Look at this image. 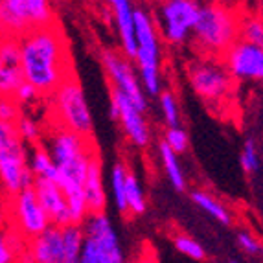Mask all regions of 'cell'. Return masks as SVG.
Here are the masks:
<instances>
[{
	"label": "cell",
	"instance_id": "1",
	"mask_svg": "<svg viewBox=\"0 0 263 263\" xmlns=\"http://www.w3.org/2000/svg\"><path fill=\"white\" fill-rule=\"evenodd\" d=\"M18 68L24 81L31 83L41 96H50L66 76L74 72L68 41L55 22L35 26L21 37Z\"/></svg>",
	"mask_w": 263,
	"mask_h": 263
},
{
	"label": "cell",
	"instance_id": "2",
	"mask_svg": "<svg viewBox=\"0 0 263 263\" xmlns=\"http://www.w3.org/2000/svg\"><path fill=\"white\" fill-rule=\"evenodd\" d=\"M41 144L48 149L53 162L57 164L59 186L65 192L70 206L72 223H81L88 214L83 195V180L90 158L98 153L92 138L55 125L48 135H43Z\"/></svg>",
	"mask_w": 263,
	"mask_h": 263
},
{
	"label": "cell",
	"instance_id": "3",
	"mask_svg": "<svg viewBox=\"0 0 263 263\" xmlns=\"http://www.w3.org/2000/svg\"><path fill=\"white\" fill-rule=\"evenodd\" d=\"M239 39V9L217 2H199V15L192 41L199 55L221 57L224 50Z\"/></svg>",
	"mask_w": 263,
	"mask_h": 263
},
{
	"label": "cell",
	"instance_id": "4",
	"mask_svg": "<svg viewBox=\"0 0 263 263\" xmlns=\"http://www.w3.org/2000/svg\"><path fill=\"white\" fill-rule=\"evenodd\" d=\"M135 65L140 76L142 87L147 96H158L162 90V72H160V57H162V37L155 24V17L145 9L135 11Z\"/></svg>",
	"mask_w": 263,
	"mask_h": 263
},
{
	"label": "cell",
	"instance_id": "5",
	"mask_svg": "<svg viewBox=\"0 0 263 263\" xmlns=\"http://www.w3.org/2000/svg\"><path fill=\"white\" fill-rule=\"evenodd\" d=\"M46 98L50 100V109L53 112L55 125L70 129V131L87 136V138H92V110L88 107L85 90L74 72L70 76H66L55 87V90Z\"/></svg>",
	"mask_w": 263,
	"mask_h": 263
},
{
	"label": "cell",
	"instance_id": "6",
	"mask_svg": "<svg viewBox=\"0 0 263 263\" xmlns=\"http://www.w3.org/2000/svg\"><path fill=\"white\" fill-rule=\"evenodd\" d=\"M33 180L35 177L28 167L26 142L18 135L15 122L0 120V186L11 197L33 184Z\"/></svg>",
	"mask_w": 263,
	"mask_h": 263
},
{
	"label": "cell",
	"instance_id": "7",
	"mask_svg": "<svg viewBox=\"0 0 263 263\" xmlns=\"http://www.w3.org/2000/svg\"><path fill=\"white\" fill-rule=\"evenodd\" d=\"M83 227V247L81 263H122L125 261L122 241L110 223L105 210L88 212L81 221Z\"/></svg>",
	"mask_w": 263,
	"mask_h": 263
},
{
	"label": "cell",
	"instance_id": "8",
	"mask_svg": "<svg viewBox=\"0 0 263 263\" xmlns=\"http://www.w3.org/2000/svg\"><path fill=\"white\" fill-rule=\"evenodd\" d=\"M188 81L193 92L210 107L227 105L236 83L221 57L208 55H199V59L188 66Z\"/></svg>",
	"mask_w": 263,
	"mask_h": 263
},
{
	"label": "cell",
	"instance_id": "9",
	"mask_svg": "<svg viewBox=\"0 0 263 263\" xmlns=\"http://www.w3.org/2000/svg\"><path fill=\"white\" fill-rule=\"evenodd\" d=\"M197 15L199 0H160L155 13V24L164 43L184 46L192 41Z\"/></svg>",
	"mask_w": 263,
	"mask_h": 263
},
{
	"label": "cell",
	"instance_id": "10",
	"mask_svg": "<svg viewBox=\"0 0 263 263\" xmlns=\"http://www.w3.org/2000/svg\"><path fill=\"white\" fill-rule=\"evenodd\" d=\"M100 59L107 79H109L110 88L120 90L138 109L147 112V107H149L147 105V94L142 87L140 76H138L136 65L131 57L125 55L120 48H105L101 52Z\"/></svg>",
	"mask_w": 263,
	"mask_h": 263
},
{
	"label": "cell",
	"instance_id": "11",
	"mask_svg": "<svg viewBox=\"0 0 263 263\" xmlns=\"http://www.w3.org/2000/svg\"><path fill=\"white\" fill-rule=\"evenodd\" d=\"M0 9L8 33L17 37L30 28L55 22L52 0H0Z\"/></svg>",
	"mask_w": 263,
	"mask_h": 263
},
{
	"label": "cell",
	"instance_id": "12",
	"mask_svg": "<svg viewBox=\"0 0 263 263\" xmlns=\"http://www.w3.org/2000/svg\"><path fill=\"white\" fill-rule=\"evenodd\" d=\"M224 68L239 83H263V46L249 41H234L221 55Z\"/></svg>",
	"mask_w": 263,
	"mask_h": 263
},
{
	"label": "cell",
	"instance_id": "13",
	"mask_svg": "<svg viewBox=\"0 0 263 263\" xmlns=\"http://www.w3.org/2000/svg\"><path fill=\"white\" fill-rule=\"evenodd\" d=\"M110 118L120 123L123 135L138 149H145L151 144V125L145 118V112L133 103L120 90L110 88Z\"/></svg>",
	"mask_w": 263,
	"mask_h": 263
},
{
	"label": "cell",
	"instance_id": "14",
	"mask_svg": "<svg viewBox=\"0 0 263 263\" xmlns=\"http://www.w3.org/2000/svg\"><path fill=\"white\" fill-rule=\"evenodd\" d=\"M9 212L13 215V223L17 232L26 239L35 237L44 228L52 224L48 214L43 208L41 201L37 199V193L33 186L18 190L15 195H11V206Z\"/></svg>",
	"mask_w": 263,
	"mask_h": 263
},
{
	"label": "cell",
	"instance_id": "15",
	"mask_svg": "<svg viewBox=\"0 0 263 263\" xmlns=\"http://www.w3.org/2000/svg\"><path fill=\"white\" fill-rule=\"evenodd\" d=\"M31 186L35 190L37 199H39L43 208L46 210L52 224L65 227V224L72 223V214H70V206H68V201H66V195L55 180L35 179Z\"/></svg>",
	"mask_w": 263,
	"mask_h": 263
},
{
	"label": "cell",
	"instance_id": "16",
	"mask_svg": "<svg viewBox=\"0 0 263 263\" xmlns=\"http://www.w3.org/2000/svg\"><path fill=\"white\" fill-rule=\"evenodd\" d=\"M26 258L24 261L35 263H63V237L61 227L50 224L35 237L28 239L26 245Z\"/></svg>",
	"mask_w": 263,
	"mask_h": 263
},
{
	"label": "cell",
	"instance_id": "17",
	"mask_svg": "<svg viewBox=\"0 0 263 263\" xmlns=\"http://www.w3.org/2000/svg\"><path fill=\"white\" fill-rule=\"evenodd\" d=\"M107 11L110 13L114 28L118 31L120 50L127 57L135 59L136 41H135V11L133 0H103Z\"/></svg>",
	"mask_w": 263,
	"mask_h": 263
},
{
	"label": "cell",
	"instance_id": "18",
	"mask_svg": "<svg viewBox=\"0 0 263 263\" xmlns=\"http://www.w3.org/2000/svg\"><path fill=\"white\" fill-rule=\"evenodd\" d=\"M83 195L88 212H101L107 206V192L103 184V164L100 155H94L88 162L87 175L83 180Z\"/></svg>",
	"mask_w": 263,
	"mask_h": 263
},
{
	"label": "cell",
	"instance_id": "19",
	"mask_svg": "<svg viewBox=\"0 0 263 263\" xmlns=\"http://www.w3.org/2000/svg\"><path fill=\"white\" fill-rule=\"evenodd\" d=\"M28 167L33 173L35 179H48L55 180L59 184V170L57 164L53 162L52 155L48 153V149L43 144L31 145V151L28 153Z\"/></svg>",
	"mask_w": 263,
	"mask_h": 263
},
{
	"label": "cell",
	"instance_id": "20",
	"mask_svg": "<svg viewBox=\"0 0 263 263\" xmlns=\"http://www.w3.org/2000/svg\"><path fill=\"white\" fill-rule=\"evenodd\" d=\"M192 201L195 202V206H197L199 210H202L204 214L214 217L215 221H219L221 224H224V227L232 224L234 217H232L230 208H228L223 201L214 197L210 192H206V190H195V192H192Z\"/></svg>",
	"mask_w": 263,
	"mask_h": 263
},
{
	"label": "cell",
	"instance_id": "21",
	"mask_svg": "<svg viewBox=\"0 0 263 263\" xmlns=\"http://www.w3.org/2000/svg\"><path fill=\"white\" fill-rule=\"evenodd\" d=\"M158 157H160V164H162L164 171H166V177L171 182V186L177 192H184L186 186H188V180H186L184 171L180 167L179 153L171 149L166 142H160L158 144Z\"/></svg>",
	"mask_w": 263,
	"mask_h": 263
},
{
	"label": "cell",
	"instance_id": "22",
	"mask_svg": "<svg viewBox=\"0 0 263 263\" xmlns=\"http://www.w3.org/2000/svg\"><path fill=\"white\" fill-rule=\"evenodd\" d=\"M63 263H78L83 247V227L81 223H68L61 227Z\"/></svg>",
	"mask_w": 263,
	"mask_h": 263
},
{
	"label": "cell",
	"instance_id": "23",
	"mask_svg": "<svg viewBox=\"0 0 263 263\" xmlns=\"http://www.w3.org/2000/svg\"><path fill=\"white\" fill-rule=\"evenodd\" d=\"M239 39L263 46V15L259 11L239 9Z\"/></svg>",
	"mask_w": 263,
	"mask_h": 263
},
{
	"label": "cell",
	"instance_id": "24",
	"mask_svg": "<svg viewBox=\"0 0 263 263\" xmlns=\"http://www.w3.org/2000/svg\"><path fill=\"white\" fill-rule=\"evenodd\" d=\"M125 202H127L129 215H142L147 210L144 186L133 171H127V177H125Z\"/></svg>",
	"mask_w": 263,
	"mask_h": 263
},
{
	"label": "cell",
	"instance_id": "25",
	"mask_svg": "<svg viewBox=\"0 0 263 263\" xmlns=\"http://www.w3.org/2000/svg\"><path fill=\"white\" fill-rule=\"evenodd\" d=\"M127 166L123 162H116L110 170V195L116 210L122 215H129L127 202H125V177H127Z\"/></svg>",
	"mask_w": 263,
	"mask_h": 263
},
{
	"label": "cell",
	"instance_id": "26",
	"mask_svg": "<svg viewBox=\"0 0 263 263\" xmlns=\"http://www.w3.org/2000/svg\"><path fill=\"white\" fill-rule=\"evenodd\" d=\"M158 105H160V114H162V120L167 127L180 125V107L175 94L167 88H162L158 92Z\"/></svg>",
	"mask_w": 263,
	"mask_h": 263
},
{
	"label": "cell",
	"instance_id": "27",
	"mask_svg": "<svg viewBox=\"0 0 263 263\" xmlns=\"http://www.w3.org/2000/svg\"><path fill=\"white\" fill-rule=\"evenodd\" d=\"M15 127H17L18 135L28 145H35L41 144L43 140V129H41V123L37 122L35 118H31V116H26V114H22L17 118L15 122Z\"/></svg>",
	"mask_w": 263,
	"mask_h": 263
},
{
	"label": "cell",
	"instance_id": "28",
	"mask_svg": "<svg viewBox=\"0 0 263 263\" xmlns=\"http://www.w3.org/2000/svg\"><path fill=\"white\" fill-rule=\"evenodd\" d=\"M173 247H175V250L179 254H182L188 259H193V261L206 259V252H204L201 243L195 241L193 237L186 236V234H177V236L173 237Z\"/></svg>",
	"mask_w": 263,
	"mask_h": 263
},
{
	"label": "cell",
	"instance_id": "29",
	"mask_svg": "<svg viewBox=\"0 0 263 263\" xmlns=\"http://www.w3.org/2000/svg\"><path fill=\"white\" fill-rule=\"evenodd\" d=\"M24 81L18 66H0V96H15V90Z\"/></svg>",
	"mask_w": 263,
	"mask_h": 263
},
{
	"label": "cell",
	"instance_id": "30",
	"mask_svg": "<svg viewBox=\"0 0 263 263\" xmlns=\"http://www.w3.org/2000/svg\"><path fill=\"white\" fill-rule=\"evenodd\" d=\"M0 61L2 65L18 66L21 63V41L17 35H6L0 41Z\"/></svg>",
	"mask_w": 263,
	"mask_h": 263
},
{
	"label": "cell",
	"instance_id": "31",
	"mask_svg": "<svg viewBox=\"0 0 263 263\" xmlns=\"http://www.w3.org/2000/svg\"><path fill=\"white\" fill-rule=\"evenodd\" d=\"M162 142H166L171 149L179 155L186 153L188 147H190V136L184 129L180 127V125H171V127H167L166 133H164Z\"/></svg>",
	"mask_w": 263,
	"mask_h": 263
},
{
	"label": "cell",
	"instance_id": "32",
	"mask_svg": "<svg viewBox=\"0 0 263 263\" xmlns=\"http://www.w3.org/2000/svg\"><path fill=\"white\" fill-rule=\"evenodd\" d=\"M237 247L241 249L243 254L249 258H259L263 259V243L249 230H241L237 234Z\"/></svg>",
	"mask_w": 263,
	"mask_h": 263
},
{
	"label": "cell",
	"instance_id": "33",
	"mask_svg": "<svg viewBox=\"0 0 263 263\" xmlns=\"http://www.w3.org/2000/svg\"><path fill=\"white\" fill-rule=\"evenodd\" d=\"M239 164H241L245 173H254L259 170V155L254 140H247L243 145L241 155H239Z\"/></svg>",
	"mask_w": 263,
	"mask_h": 263
},
{
	"label": "cell",
	"instance_id": "34",
	"mask_svg": "<svg viewBox=\"0 0 263 263\" xmlns=\"http://www.w3.org/2000/svg\"><path fill=\"white\" fill-rule=\"evenodd\" d=\"M21 116V103L13 96H0V120L17 122Z\"/></svg>",
	"mask_w": 263,
	"mask_h": 263
},
{
	"label": "cell",
	"instance_id": "35",
	"mask_svg": "<svg viewBox=\"0 0 263 263\" xmlns=\"http://www.w3.org/2000/svg\"><path fill=\"white\" fill-rule=\"evenodd\" d=\"M13 98L21 103V105H31V103H35V101L41 98V92L31 83L22 81V83L18 85L17 90H15Z\"/></svg>",
	"mask_w": 263,
	"mask_h": 263
},
{
	"label": "cell",
	"instance_id": "36",
	"mask_svg": "<svg viewBox=\"0 0 263 263\" xmlns=\"http://www.w3.org/2000/svg\"><path fill=\"white\" fill-rule=\"evenodd\" d=\"M13 259H17L15 258L13 247H11L8 237L0 232V263H9L13 261Z\"/></svg>",
	"mask_w": 263,
	"mask_h": 263
},
{
	"label": "cell",
	"instance_id": "37",
	"mask_svg": "<svg viewBox=\"0 0 263 263\" xmlns=\"http://www.w3.org/2000/svg\"><path fill=\"white\" fill-rule=\"evenodd\" d=\"M212 2H217V4L228 6V8H237V9H241V2H243V0H212Z\"/></svg>",
	"mask_w": 263,
	"mask_h": 263
},
{
	"label": "cell",
	"instance_id": "38",
	"mask_svg": "<svg viewBox=\"0 0 263 263\" xmlns=\"http://www.w3.org/2000/svg\"><path fill=\"white\" fill-rule=\"evenodd\" d=\"M6 35H9V33H8V28H6V24H4V18H2V9H0V41L4 39Z\"/></svg>",
	"mask_w": 263,
	"mask_h": 263
},
{
	"label": "cell",
	"instance_id": "39",
	"mask_svg": "<svg viewBox=\"0 0 263 263\" xmlns=\"http://www.w3.org/2000/svg\"><path fill=\"white\" fill-rule=\"evenodd\" d=\"M259 13H261V15H263V4H261V8H259Z\"/></svg>",
	"mask_w": 263,
	"mask_h": 263
},
{
	"label": "cell",
	"instance_id": "40",
	"mask_svg": "<svg viewBox=\"0 0 263 263\" xmlns=\"http://www.w3.org/2000/svg\"><path fill=\"white\" fill-rule=\"evenodd\" d=\"M0 66H2V61H0Z\"/></svg>",
	"mask_w": 263,
	"mask_h": 263
}]
</instances>
